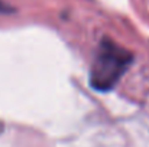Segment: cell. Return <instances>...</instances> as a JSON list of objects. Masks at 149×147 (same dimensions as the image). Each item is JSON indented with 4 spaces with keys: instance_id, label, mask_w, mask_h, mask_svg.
Masks as SVG:
<instances>
[{
    "instance_id": "cell-1",
    "label": "cell",
    "mask_w": 149,
    "mask_h": 147,
    "mask_svg": "<svg viewBox=\"0 0 149 147\" xmlns=\"http://www.w3.org/2000/svg\"><path fill=\"white\" fill-rule=\"evenodd\" d=\"M132 61V52L119 46L113 41H103L99 45L90 69V85L100 92L113 90L130 66Z\"/></svg>"
},
{
    "instance_id": "cell-2",
    "label": "cell",
    "mask_w": 149,
    "mask_h": 147,
    "mask_svg": "<svg viewBox=\"0 0 149 147\" xmlns=\"http://www.w3.org/2000/svg\"><path fill=\"white\" fill-rule=\"evenodd\" d=\"M7 10H9V9H7V7H6V6H4L1 1H0V12H7Z\"/></svg>"
}]
</instances>
